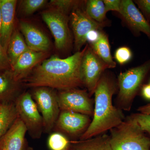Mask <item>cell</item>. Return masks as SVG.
I'll return each mask as SVG.
<instances>
[{
  "instance_id": "cell-1",
  "label": "cell",
  "mask_w": 150,
  "mask_h": 150,
  "mask_svg": "<svg viewBox=\"0 0 150 150\" xmlns=\"http://www.w3.org/2000/svg\"><path fill=\"white\" fill-rule=\"evenodd\" d=\"M86 49V46L65 59L54 56L45 59L22 81L23 84L33 88L46 87L58 91L84 86L81 63Z\"/></svg>"
},
{
  "instance_id": "cell-2",
  "label": "cell",
  "mask_w": 150,
  "mask_h": 150,
  "mask_svg": "<svg viewBox=\"0 0 150 150\" xmlns=\"http://www.w3.org/2000/svg\"><path fill=\"white\" fill-rule=\"evenodd\" d=\"M116 88V83L112 77L106 73L103 74L94 92L93 118L79 140L88 139L102 135L124 121L122 110L112 104V96Z\"/></svg>"
},
{
  "instance_id": "cell-3",
  "label": "cell",
  "mask_w": 150,
  "mask_h": 150,
  "mask_svg": "<svg viewBox=\"0 0 150 150\" xmlns=\"http://www.w3.org/2000/svg\"><path fill=\"white\" fill-rule=\"evenodd\" d=\"M110 131L112 150H150V138L132 115Z\"/></svg>"
},
{
  "instance_id": "cell-4",
  "label": "cell",
  "mask_w": 150,
  "mask_h": 150,
  "mask_svg": "<svg viewBox=\"0 0 150 150\" xmlns=\"http://www.w3.org/2000/svg\"><path fill=\"white\" fill-rule=\"evenodd\" d=\"M150 72V59L139 66L119 74L117 98L118 108L126 111L131 110L134 98Z\"/></svg>"
},
{
  "instance_id": "cell-5",
  "label": "cell",
  "mask_w": 150,
  "mask_h": 150,
  "mask_svg": "<svg viewBox=\"0 0 150 150\" xmlns=\"http://www.w3.org/2000/svg\"><path fill=\"white\" fill-rule=\"evenodd\" d=\"M33 89L30 93L43 118V132L49 134L53 131L61 112L57 92L46 87Z\"/></svg>"
},
{
  "instance_id": "cell-6",
  "label": "cell",
  "mask_w": 150,
  "mask_h": 150,
  "mask_svg": "<svg viewBox=\"0 0 150 150\" xmlns=\"http://www.w3.org/2000/svg\"><path fill=\"white\" fill-rule=\"evenodd\" d=\"M14 103L18 117L24 123L30 136L34 139H40L43 132V118L31 93L23 92Z\"/></svg>"
},
{
  "instance_id": "cell-7",
  "label": "cell",
  "mask_w": 150,
  "mask_h": 150,
  "mask_svg": "<svg viewBox=\"0 0 150 150\" xmlns=\"http://www.w3.org/2000/svg\"><path fill=\"white\" fill-rule=\"evenodd\" d=\"M41 16L54 36L56 48L67 49L71 42L68 15L51 8L43 11Z\"/></svg>"
},
{
  "instance_id": "cell-8",
  "label": "cell",
  "mask_w": 150,
  "mask_h": 150,
  "mask_svg": "<svg viewBox=\"0 0 150 150\" xmlns=\"http://www.w3.org/2000/svg\"><path fill=\"white\" fill-rule=\"evenodd\" d=\"M57 98L61 111H72L89 116L93 115L92 101L87 91L78 88L58 91Z\"/></svg>"
},
{
  "instance_id": "cell-9",
  "label": "cell",
  "mask_w": 150,
  "mask_h": 150,
  "mask_svg": "<svg viewBox=\"0 0 150 150\" xmlns=\"http://www.w3.org/2000/svg\"><path fill=\"white\" fill-rule=\"evenodd\" d=\"M107 69L106 64L100 59L89 45H87L82 59L81 70L84 86L86 88L90 97L94 94L101 76Z\"/></svg>"
},
{
  "instance_id": "cell-10",
  "label": "cell",
  "mask_w": 150,
  "mask_h": 150,
  "mask_svg": "<svg viewBox=\"0 0 150 150\" xmlns=\"http://www.w3.org/2000/svg\"><path fill=\"white\" fill-rule=\"evenodd\" d=\"M91 120L84 114L62 110L53 131L71 138H80L88 129Z\"/></svg>"
},
{
  "instance_id": "cell-11",
  "label": "cell",
  "mask_w": 150,
  "mask_h": 150,
  "mask_svg": "<svg viewBox=\"0 0 150 150\" xmlns=\"http://www.w3.org/2000/svg\"><path fill=\"white\" fill-rule=\"evenodd\" d=\"M70 18L76 52L80 51L81 48L85 43L89 33L93 30H102L103 28L104 27L90 17L85 10L79 7L72 11Z\"/></svg>"
},
{
  "instance_id": "cell-12",
  "label": "cell",
  "mask_w": 150,
  "mask_h": 150,
  "mask_svg": "<svg viewBox=\"0 0 150 150\" xmlns=\"http://www.w3.org/2000/svg\"><path fill=\"white\" fill-rule=\"evenodd\" d=\"M134 35L144 33L150 39V23L131 0H121L119 12Z\"/></svg>"
},
{
  "instance_id": "cell-13",
  "label": "cell",
  "mask_w": 150,
  "mask_h": 150,
  "mask_svg": "<svg viewBox=\"0 0 150 150\" xmlns=\"http://www.w3.org/2000/svg\"><path fill=\"white\" fill-rule=\"evenodd\" d=\"M47 56L46 52H37L29 49L18 59L11 71L16 80L22 82L28 76L33 69Z\"/></svg>"
},
{
  "instance_id": "cell-14",
  "label": "cell",
  "mask_w": 150,
  "mask_h": 150,
  "mask_svg": "<svg viewBox=\"0 0 150 150\" xmlns=\"http://www.w3.org/2000/svg\"><path fill=\"white\" fill-rule=\"evenodd\" d=\"M27 130L18 117L5 134L0 138V150H26Z\"/></svg>"
},
{
  "instance_id": "cell-15",
  "label": "cell",
  "mask_w": 150,
  "mask_h": 150,
  "mask_svg": "<svg viewBox=\"0 0 150 150\" xmlns=\"http://www.w3.org/2000/svg\"><path fill=\"white\" fill-rule=\"evenodd\" d=\"M17 3V1L16 0H0L1 11L0 41L6 51L14 31Z\"/></svg>"
},
{
  "instance_id": "cell-16",
  "label": "cell",
  "mask_w": 150,
  "mask_h": 150,
  "mask_svg": "<svg viewBox=\"0 0 150 150\" xmlns=\"http://www.w3.org/2000/svg\"><path fill=\"white\" fill-rule=\"evenodd\" d=\"M19 27L30 49L37 52H44L49 50L50 42L48 38L37 27L24 21L20 22Z\"/></svg>"
},
{
  "instance_id": "cell-17",
  "label": "cell",
  "mask_w": 150,
  "mask_h": 150,
  "mask_svg": "<svg viewBox=\"0 0 150 150\" xmlns=\"http://www.w3.org/2000/svg\"><path fill=\"white\" fill-rule=\"evenodd\" d=\"M23 86L14 77L11 69L0 71V104L15 102L23 92Z\"/></svg>"
},
{
  "instance_id": "cell-18",
  "label": "cell",
  "mask_w": 150,
  "mask_h": 150,
  "mask_svg": "<svg viewBox=\"0 0 150 150\" xmlns=\"http://www.w3.org/2000/svg\"><path fill=\"white\" fill-rule=\"evenodd\" d=\"M72 150H112L110 136L102 134L85 140L71 141Z\"/></svg>"
},
{
  "instance_id": "cell-19",
  "label": "cell",
  "mask_w": 150,
  "mask_h": 150,
  "mask_svg": "<svg viewBox=\"0 0 150 150\" xmlns=\"http://www.w3.org/2000/svg\"><path fill=\"white\" fill-rule=\"evenodd\" d=\"M89 46L100 59L106 64L108 69H113L116 67V63L111 56L108 37L105 33L101 31L97 40L90 43Z\"/></svg>"
},
{
  "instance_id": "cell-20",
  "label": "cell",
  "mask_w": 150,
  "mask_h": 150,
  "mask_svg": "<svg viewBox=\"0 0 150 150\" xmlns=\"http://www.w3.org/2000/svg\"><path fill=\"white\" fill-rule=\"evenodd\" d=\"M29 49L20 33L17 29L14 30L9 42L6 51L11 68L19 57Z\"/></svg>"
},
{
  "instance_id": "cell-21",
  "label": "cell",
  "mask_w": 150,
  "mask_h": 150,
  "mask_svg": "<svg viewBox=\"0 0 150 150\" xmlns=\"http://www.w3.org/2000/svg\"><path fill=\"white\" fill-rule=\"evenodd\" d=\"M18 117L14 102L0 104V138L8 131Z\"/></svg>"
},
{
  "instance_id": "cell-22",
  "label": "cell",
  "mask_w": 150,
  "mask_h": 150,
  "mask_svg": "<svg viewBox=\"0 0 150 150\" xmlns=\"http://www.w3.org/2000/svg\"><path fill=\"white\" fill-rule=\"evenodd\" d=\"M86 13L90 17L98 23L104 25H107L105 7L103 1L88 0L86 1Z\"/></svg>"
},
{
  "instance_id": "cell-23",
  "label": "cell",
  "mask_w": 150,
  "mask_h": 150,
  "mask_svg": "<svg viewBox=\"0 0 150 150\" xmlns=\"http://www.w3.org/2000/svg\"><path fill=\"white\" fill-rule=\"evenodd\" d=\"M47 144L50 150H67L71 146V142L64 134L54 132L48 137Z\"/></svg>"
},
{
  "instance_id": "cell-24",
  "label": "cell",
  "mask_w": 150,
  "mask_h": 150,
  "mask_svg": "<svg viewBox=\"0 0 150 150\" xmlns=\"http://www.w3.org/2000/svg\"><path fill=\"white\" fill-rule=\"evenodd\" d=\"M83 1L73 0H51L50 5L51 8L60 11L68 15L71 11L79 7Z\"/></svg>"
},
{
  "instance_id": "cell-25",
  "label": "cell",
  "mask_w": 150,
  "mask_h": 150,
  "mask_svg": "<svg viewBox=\"0 0 150 150\" xmlns=\"http://www.w3.org/2000/svg\"><path fill=\"white\" fill-rule=\"evenodd\" d=\"M47 2L46 0H23L21 1V8L25 15H30L44 6Z\"/></svg>"
},
{
  "instance_id": "cell-26",
  "label": "cell",
  "mask_w": 150,
  "mask_h": 150,
  "mask_svg": "<svg viewBox=\"0 0 150 150\" xmlns=\"http://www.w3.org/2000/svg\"><path fill=\"white\" fill-rule=\"evenodd\" d=\"M115 59L116 62L121 65L124 64L131 60L132 53L131 49L126 46H123L116 49Z\"/></svg>"
},
{
  "instance_id": "cell-27",
  "label": "cell",
  "mask_w": 150,
  "mask_h": 150,
  "mask_svg": "<svg viewBox=\"0 0 150 150\" xmlns=\"http://www.w3.org/2000/svg\"><path fill=\"white\" fill-rule=\"evenodd\" d=\"M142 130L150 136V115L137 113L132 115Z\"/></svg>"
},
{
  "instance_id": "cell-28",
  "label": "cell",
  "mask_w": 150,
  "mask_h": 150,
  "mask_svg": "<svg viewBox=\"0 0 150 150\" xmlns=\"http://www.w3.org/2000/svg\"><path fill=\"white\" fill-rule=\"evenodd\" d=\"M134 2L138 6L139 9L145 18L150 23V0H135Z\"/></svg>"
},
{
  "instance_id": "cell-29",
  "label": "cell",
  "mask_w": 150,
  "mask_h": 150,
  "mask_svg": "<svg viewBox=\"0 0 150 150\" xmlns=\"http://www.w3.org/2000/svg\"><path fill=\"white\" fill-rule=\"evenodd\" d=\"M11 66L7 54L0 41V71L11 69Z\"/></svg>"
},
{
  "instance_id": "cell-30",
  "label": "cell",
  "mask_w": 150,
  "mask_h": 150,
  "mask_svg": "<svg viewBox=\"0 0 150 150\" xmlns=\"http://www.w3.org/2000/svg\"><path fill=\"white\" fill-rule=\"evenodd\" d=\"M106 13L109 11L120 12L121 0H103Z\"/></svg>"
},
{
  "instance_id": "cell-31",
  "label": "cell",
  "mask_w": 150,
  "mask_h": 150,
  "mask_svg": "<svg viewBox=\"0 0 150 150\" xmlns=\"http://www.w3.org/2000/svg\"><path fill=\"white\" fill-rule=\"evenodd\" d=\"M142 96L145 99L150 100V84L144 85L142 88Z\"/></svg>"
},
{
  "instance_id": "cell-32",
  "label": "cell",
  "mask_w": 150,
  "mask_h": 150,
  "mask_svg": "<svg viewBox=\"0 0 150 150\" xmlns=\"http://www.w3.org/2000/svg\"><path fill=\"white\" fill-rule=\"evenodd\" d=\"M137 110L140 113L150 115V103L140 106L138 108Z\"/></svg>"
},
{
  "instance_id": "cell-33",
  "label": "cell",
  "mask_w": 150,
  "mask_h": 150,
  "mask_svg": "<svg viewBox=\"0 0 150 150\" xmlns=\"http://www.w3.org/2000/svg\"><path fill=\"white\" fill-rule=\"evenodd\" d=\"M26 150H34L31 147H28L27 148V149H26Z\"/></svg>"
},
{
  "instance_id": "cell-34",
  "label": "cell",
  "mask_w": 150,
  "mask_h": 150,
  "mask_svg": "<svg viewBox=\"0 0 150 150\" xmlns=\"http://www.w3.org/2000/svg\"><path fill=\"white\" fill-rule=\"evenodd\" d=\"M1 8H0V28H1Z\"/></svg>"
},
{
  "instance_id": "cell-35",
  "label": "cell",
  "mask_w": 150,
  "mask_h": 150,
  "mask_svg": "<svg viewBox=\"0 0 150 150\" xmlns=\"http://www.w3.org/2000/svg\"><path fill=\"white\" fill-rule=\"evenodd\" d=\"M67 150H72V149L71 147V146H70V147L69 148V149H68Z\"/></svg>"
},
{
  "instance_id": "cell-36",
  "label": "cell",
  "mask_w": 150,
  "mask_h": 150,
  "mask_svg": "<svg viewBox=\"0 0 150 150\" xmlns=\"http://www.w3.org/2000/svg\"><path fill=\"white\" fill-rule=\"evenodd\" d=\"M149 84H150V83H149Z\"/></svg>"
},
{
  "instance_id": "cell-37",
  "label": "cell",
  "mask_w": 150,
  "mask_h": 150,
  "mask_svg": "<svg viewBox=\"0 0 150 150\" xmlns=\"http://www.w3.org/2000/svg\"></svg>"
}]
</instances>
